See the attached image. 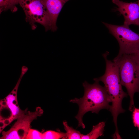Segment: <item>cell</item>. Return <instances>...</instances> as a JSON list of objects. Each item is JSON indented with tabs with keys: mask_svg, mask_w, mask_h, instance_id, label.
Listing matches in <instances>:
<instances>
[{
	"mask_svg": "<svg viewBox=\"0 0 139 139\" xmlns=\"http://www.w3.org/2000/svg\"><path fill=\"white\" fill-rule=\"evenodd\" d=\"M92 84H90L86 81L83 83L84 88V93L83 97L79 99L75 98L70 100V102L77 104L79 106V110L75 117L78 121V127H85L82 118L87 112L91 111L92 113L98 114L101 109H106L109 110L111 102L110 98L105 87L99 83V82L94 81Z\"/></svg>",
	"mask_w": 139,
	"mask_h": 139,
	"instance_id": "1",
	"label": "cell"
},
{
	"mask_svg": "<svg viewBox=\"0 0 139 139\" xmlns=\"http://www.w3.org/2000/svg\"><path fill=\"white\" fill-rule=\"evenodd\" d=\"M109 53L106 51L102 54L106 62V70L101 76L93 79L94 81L102 82L104 84L112 103L109 111L114 120L117 119L119 114L125 111L122 106L123 99L127 97L128 94L123 90L120 77L119 67L116 63L108 60Z\"/></svg>",
	"mask_w": 139,
	"mask_h": 139,
	"instance_id": "2",
	"label": "cell"
},
{
	"mask_svg": "<svg viewBox=\"0 0 139 139\" xmlns=\"http://www.w3.org/2000/svg\"><path fill=\"white\" fill-rule=\"evenodd\" d=\"M113 61L119 67L122 85L126 88L130 98L129 110L132 111L135 108L134 95L139 93V69L131 54L116 57Z\"/></svg>",
	"mask_w": 139,
	"mask_h": 139,
	"instance_id": "3",
	"label": "cell"
},
{
	"mask_svg": "<svg viewBox=\"0 0 139 139\" xmlns=\"http://www.w3.org/2000/svg\"><path fill=\"white\" fill-rule=\"evenodd\" d=\"M102 23L118 43L119 50L116 57L123 54H133L139 49V34L132 31L129 26L124 24L119 25Z\"/></svg>",
	"mask_w": 139,
	"mask_h": 139,
	"instance_id": "4",
	"label": "cell"
},
{
	"mask_svg": "<svg viewBox=\"0 0 139 139\" xmlns=\"http://www.w3.org/2000/svg\"><path fill=\"white\" fill-rule=\"evenodd\" d=\"M19 4L25 15V20L32 30L37 28L36 23L43 25L46 31L49 30V23L46 10L42 0H21Z\"/></svg>",
	"mask_w": 139,
	"mask_h": 139,
	"instance_id": "5",
	"label": "cell"
},
{
	"mask_svg": "<svg viewBox=\"0 0 139 139\" xmlns=\"http://www.w3.org/2000/svg\"><path fill=\"white\" fill-rule=\"evenodd\" d=\"M43 111L39 107L34 112L26 109L22 110L18 116L16 121L7 131H3L1 139H24L30 128L32 121L42 115Z\"/></svg>",
	"mask_w": 139,
	"mask_h": 139,
	"instance_id": "6",
	"label": "cell"
},
{
	"mask_svg": "<svg viewBox=\"0 0 139 139\" xmlns=\"http://www.w3.org/2000/svg\"><path fill=\"white\" fill-rule=\"evenodd\" d=\"M116 5V10L124 18V24L139 26V5L135 2L127 3L120 0H112Z\"/></svg>",
	"mask_w": 139,
	"mask_h": 139,
	"instance_id": "7",
	"label": "cell"
},
{
	"mask_svg": "<svg viewBox=\"0 0 139 139\" xmlns=\"http://www.w3.org/2000/svg\"><path fill=\"white\" fill-rule=\"evenodd\" d=\"M70 0H42L48 16L49 30L54 32L57 29L56 22L64 5Z\"/></svg>",
	"mask_w": 139,
	"mask_h": 139,
	"instance_id": "8",
	"label": "cell"
},
{
	"mask_svg": "<svg viewBox=\"0 0 139 139\" xmlns=\"http://www.w3.org/2000/svg\"><path fill=\"white\" fill-rule=\"evenodd\" d=\"M22 77L20 76L14 88L11 92L4 99L6 105L11 114L10 119L11 123L14 120L17 119L22 111L19 106L17 95L18 87Z\"/></svg>",
	"mask_w": 139,
	"mask_h": 139,
	"instance_id": "9",
	"label": "cell"
},
{
	"mask_svg": "<svg viewBox=\"0 0 139 139\" xmlns=\"http://www.w3.org/2000/svg\"><path fill=\"white\" fill-rule=\"evenodd\" d=\"M105 125V122L102 121L95 125L93 126L91 131L86 135L83 134L81 139H96L100 136H103Z\"/></svg>",
	"mask_w": 139,
	"mask_h": 139,
	"instance_id": "10",
	"label": "cell"
},
{
	"mask_svg": "<svg viewBox=\"0 0 139 139\" xmlns=\"http://www.w3.org/2000/svg\"><path fill=\"white\" fill-rule=\"evenodd\" d=\"M21 0H0V13L10 10L13 13L16 12V5L19 4Z\"/></svg>",
	"mask_w": 139,
	"mask_h": 139,
	"instance_id": "11",
	"label": "cell"
},
{
	"mask_svg": "<svg viewBox=\"0 0 139 139\" xmlns=\"http://www.w3.org/2000/svg\"><path fill=\"white\" fill-rule=\"evenodd\" d=\"M63 124L66 132V139H81L83 134H81L80 131L74 129L72 127L69 126L66 121H63Z\"/></svg>",
	"mask_w": 139,
	"mask_h": 139,
	"instance_id": "12",
	"label": "cell"
},
{
	"mask_svg": "<svg viewBox=\"0 0 139 139\" xmlns=\"http://www.w3.org/2000/svg\"><path fill=\"white\" fill-rule=\"evenodd\" d=\"M66 133L49 130L42 133V139H65Z\"/></svg>",
	"mask_w": 139,
	"mask_h": 139,
	"instance_id": "13",
	"label": "cell"
},
{
	"mask_svg": "<svg viewBox=\"0 0 139 139\" xmlns=\"http://www.w3.org/2000/svg\"><path fill=\"white\" fill-rule=\"evenodd\" d=\"M25 139H42V133L36 130L30 128Z\"/></svg>",
	"mask_w": 139,
	"mask_h": 139,
	"instance_id": "14",
	"label": "cell"
},
{
	"mask_svg": "<svg viewBox=\"0 0 139 139\" xmlns=\"http://www.w3.org/2000/svg\"><path fill=\"white\" fill-rule=\"evenodd\" d=\"M132 119L134 126L139 130V108L135 107L133 110Z\"/></svg>",
	"mask_w": 139,
	"mask_h": 139,
	"instance_id": "15",
	"label": "cell"
},
{
	"mask_svg": "<svg viewBox=\"0 0 139 139\" xmlns=\"http://www.w3.org/2000/svg\"><path fill=\"white\" fill-rule=\"evenodd\" d=\"M130 54L139 69V49L134 53Z\"/></svg>",
	"mask_w": 139,
	"mask_h": 139,
	"instance_id": "16",
	"label": "cell"
},
{
	"mask_svg": "<svg viewBox=\"0 0 139 139\" xmlns=\"http://www.w3.org/2000/svg\"><path fill=\"white\" fill-rule=\"evenodd\" d=\"M28 69V68L27 67L25 66H23L21 68V72L20 75L23 76L27 71Z\"/></svg>",
	"mask_w": 139,
	"mask_h": 139,
	"instance_id": "17",
	"label": "cell"
},
{
	"mask_svg": "<svg viewBox=\"0 0 139 139\" xmlns=\"http://www.w3.org/2000/svg\"><path fill=\"white\" fill-rule=\"evenodd\" d=\"M139 5V0H138L137 3Z\"/></svg>",
	"mask_w": 139,
	"mask_h": 139,
	"instance_id": "18",
	"label": "cell"
},
{
	"mask_svg": "<svg viewBox=\"0 0 139 139\" xmlns=\"http://www.w3.org/2000/svg\"></svg>",
	"mask_w": 139,
	"mask_h": 139,
	"instance_id": "19",
	"label": "cell"
}]
</instances>
